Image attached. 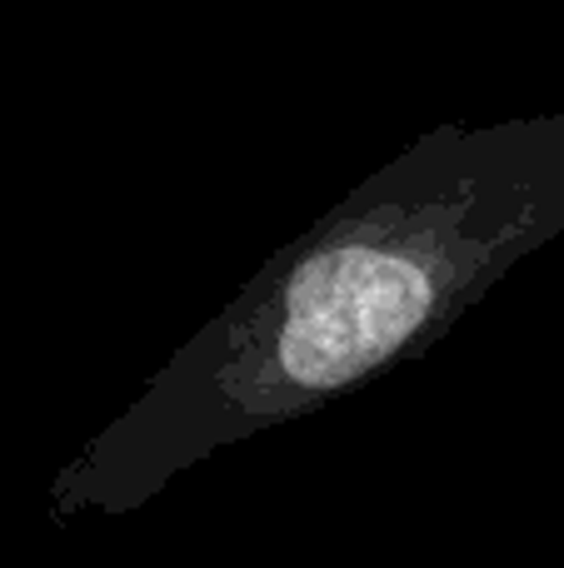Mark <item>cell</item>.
<instances>
[{
    "mask_svg": "<svg viewBox=\"0 0 564 568\" xmlns=\"http://www.w3.org/2000/svg\"><path fill=\"white\" fill-rule=\"evenodd\" d=\"M564 235V110L430 125L275 250L105 419L46 494L120 519L180 474L420 359Z\"/></svg>",
    "mask_w": 564,
    "mask_h": 568,
    "instance_id": "obj_1",
    "label": "cell"
}]
</instances>
